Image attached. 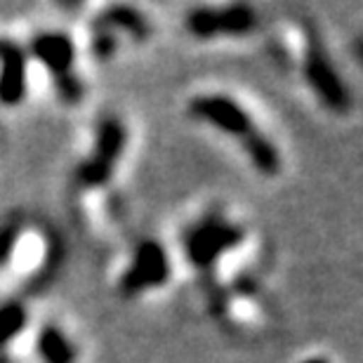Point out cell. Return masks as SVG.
<instances>
[{
  "label": "cell",
  "mask_w": 363,
  "mask_h": 363,
  "mask_svg": "<svg viewBox=\"0 0 363 363\" xmlns=\"http://www.w3.org/2000/svg\"><path fill=\"white\" fill-rule=\"evenodd\" d=\"M55 83H57V90H60L64 101H78V99H81V83H78L71 74L57 76Z\"/></svg>",
  "instance_id": "cell-12"
},
{
  "label": "cell",
  "mask_w": 363,
  "mask_h": 363,
  "mask_svg": "<svg viewBox=\"0 0 363 363\" xmlns=\"http://www.w3.org/2000/svg\"><path fill=\"white\" fill-rule=\"evenodd\" d=\"M123 147H125V128H123V123L116 118H104L97 128V142H94L92 156L78 170V177H81L83 184L97 186L108 182L123 154Z\"/></svg>",
  "instance_id": "cell-3"
},
{
  "label": "cell",
  "mask_w": 363,
  "mask_h": 363,
  "mask_svg": "<svg viewBox=\"0 0 363 363\" xmlns=\"http://www.w3.org/2000/svg\"><path fill=\"white\" fill-rule=\"evenodd\" d=\"M17 236L19 227H14V224H7V227L0 229V262H5L12 255L14 245H17Z\"/></svg>",
  "instance_id": "cell-13"
},
{
  "label": "cell",
  "mask_w": 363,
  "mask_h": 363,
  "mask_svg": "<svg viewBox=\"0 0 363 363\" xmlns=\"http://www.w3.org/2000/svg\"><path fill=\"white\" fill-rule=\"evenodd\" d=\"M26 325V309L21 304H5L0 307V347L7 345L14 335H19Z\"/></svg>",
  "instance_id": "cell-11"
},
{
  "label": "cell",
  "mask_w": 363,
  "mask_h": 363,
  "mask_svg": "<svg viewBox=\"0 0 363 363\" xmlns=\"http://www.w3.org/2000/svg\"><path fill=\"white\" fill-rule=\"evenodd\" d=\"M97 26L123 28V31H128L130 35H135L137 40H144L149 35L147 19H144L137 10H133V7H108V10L99 17Z\"/></svg>",
  "instance_id": "cell-10"
},
{
  "label": "cell",
  "mask_w": 363,
  "mask_h": 363,
  "mask_svg": "<svg viewBox=\"0 0 363 363\" xmlns=\"http://www.w3.org/2000/svg\"><path fill=\"white\" fill-rule=\"evenodd\" d=\"M189 113L199 121H206L210 125L220 128L222 133L236 137L243 144L245 154L262 175L272 177L281 170V156L274 144L259 133V128L252 123L248 111L236 104L234 99L224 94H201L189 101Z\"/></svg>",
  "instance_id": "cell-1"
},
{
  "label": "cell",
  "mask_w": 363,
  "mask_h": 363,
  "mask_svg": "<svg viewBox=\"0 0 363 363\" xmlns=\"http://www.w3.org/2000/svg\"><path fill=\"white\" fill-rule=\"evenodd\" d=\"M307 81L314 92L321 97L325 106L333 111H345L350 106V92L340 81L337 71L325 60V55L318 48H309L307 52Z\"/></svg>",
  "instance_id": "cell-6"
},
{
  "label": "cell",
  "mask_w": 363,
  "mask_h": 363,
  "mask_svg": "<svg viewBox=\"0 0 363 363\" xmlns=\"http://www.w3.org/2000/svg\"><path fill=\"white\" fill-rule=\"evenodd\" d=\"M38 354L45 363H76L74 347L55 325H45L38 333Z\"/></svg>",
  "instance_id": "cell-9"
},
{
  "label": "cell",
  "mask_w": 363,
  "mask_h": 363,
  "mask_svg": "<svg viewBox=\"0 0 363 363\" xmlns=\"http://www.w3.org/2000/svg\"><path fill=\"white\" fill-rule=\"evenodd\" d=\"M33 55L52 71V76H67L74 64V43L64 33H40L33 38Z\"/></svg>",
  "instance_id": "cell-8"
},
{
  "label": "cell",
  "mask_w": 363,
  "mask_h": 363,
  "mask_svg": "<svg viewBox=\"0 0 363 363\" xmlns=\"http://www.w3.org/2000/svg\"><path fill=\"white\" fill-rule=\"evenodd\" d=\"M243 241V231L220 217H210L194 227L186 236V255L196 267H210L224 252L234 250Z\"/></svg>",
  "instance_id": "cell-2"
},
{
  "label": "cell",
  "mask_w": 363,
  "mask_h": 363,
  "mask_svg": "<svg viewBox=\"0 0 363 363\" xmlns=\"http://www.w3.org/2000/svg\"><path fill=\"white\" fill-rule=\"evenodd\" d=\"M255 26V12L245 5L224 7V10H194L186 19V28L199 38L213 35H238L248 33Z\"/></svg>",
  "instance_id": "cell-5"
},
{
  "label": "cell",
  "mask_w": 363,
  "mask_h": 363,
  "mask_svg": "<svg viewBox=\"0 0 363 363\" xmlns=\"http://www.w3.org/2000/svg\"><path fill=\"white\" fill-rule=\"evenodd\" d=\"M168 276H170V262L165 250L154 241H144L135 250L130 269L123 274L121 290L125 295H135L142 293V290L163 286L168 281Z\"/></svg>",
  "instance_id": "cell-4"
},
{
  "label": "cell",
  "mask_w": 363,
  "mask_h": 363,
  "mask_svg": "<svg viewBox=\"0 0 363 363\" xmlns=\"http://www.w3.org/2000/svg\"><path fill=\"white\" fill-rule=\"evenodd\" d=\"M304 363H328L325 359H309V361H304Z\"/></svg>",
  "instance_id": "cell-14"
},
{
  "label": "cell",
  "mask_w": 363,
  "mask_h": 363,
  "mask_svg": "<svg viewBox=\"0 0 363 363\" xmlns=\"http://www.w3.org/2000/svg\"><path fill=\"white\" fill-rule=\"evenodd\" d=\"M26 94V57L10 40H0V101L14 106Z\"/></svg>",
  "instance_id": "cell-7"
}]
</instances>
